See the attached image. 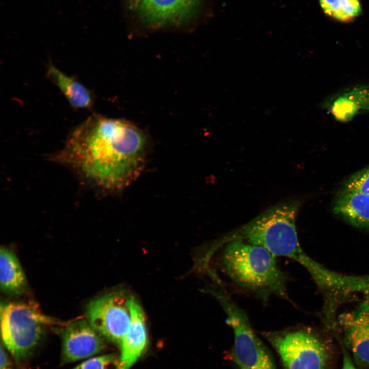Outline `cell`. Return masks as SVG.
I'll return each instance as SVG.
<instances>
[{
  "instance_id": "obj_2",
  "label": "cell",
  "mask_w": 369,
  "mask_h": 369,
  "mask_svg": "<svg viewBox=\"0 0 369 369\" xmlns=\"http://www.w3.org/2000/svg\"><path fill=\"white\" fill-rule=\"evenodd\" d=\"M298 202L287 201L265 210L249 222L227 234L213 249L240 240L264 248L276 257L282 256L298 262L310 273L319 286L325 285L331 271L310 257L301 248L295 220Z\"/></svg>"
},
{
  "instance_id": "obj_3",
  "label": "cell",
  "mask_w": 369,
  "mask_h": 369,
  "mask_svg": "<svg viewBox=\"0 0 369 369\" xmlns=\"http://www.w3.org/2000/svg\"><path fill=\"white\" fill-rule=\"evenodd\" d=\"M221 266L238 286L263 300L276 295L290 301L287 276L277 265L276 256L259 245L236 240L223 246Z\"/></svg>"
},
{
  "instance_id": "obj_10",
  "label": "cell",
  "mask_w": 369,
  "mask_h": 369,
  "mask_svg": "<svg viewBox=\"0 0 369 369\" xmlns=\"http://www.w3.org/2000/svg\"><path fill=\"white\" fill-rule=\"evenodd\" d=\"M339 321L354 358L369 367V302H363L355 310L342 314Z\"/></svg>"
},
{
  "instance_id": "obj_11",
  "label": "cell",
  "mask_w": 369,
  "mask_h": 369,
  "mask_svg": "<svg viewBox=\"0 0 369 369\" xmlns=\"http://www.w3.org/2000/svg\"><path fill=\"white\" fill-rule=\"evenodd\" d=\"M128 304L131 320L121 343V369H129L138 359L147 345L148 336L145 316L138 302L130 297Z\"/></svg>"
},
{
  "instance_id": "obj_14",
  "label": "cell",
  "mask_w": 369,
  "mask_h": 369,
  "mask_svg": "<svg viewBox=\"0 0 369 369\" xmlns=\"http://www.w3.org/2000/svg\"><path fill=\"white\" fill-rule=\"evenodd\" d=\"M0 285L1 290L9 295H19L27 288L24 271L15 254L2 247L0 250Z\"/></svg>"
},
{
  "instance_id": "obj_16",
  "label": "cell",
  "mask_w": 369,
  "mask_h": 369,
  "mask_svg": "<svg viewBox=\"0 0 369 369\" xmlns=\"http://www.w3.org/2000/svg\"><path fill=\"white\" fill-rule=\"evenodd\" d=\"M365 110L363 100L356 90L338 98L332 106V113L337 119H351L359 110Z\"/></svg>"
},
{
  "instance_id": "obj_9",
  "label": "cell",
  "mask_w": 369,
  "mask_h": 369,
  "mask_svg": "<svg viewBox=\"0 0 369 369\" xmlns=\"http://www.w3.org/2000/svg\"><path fill=\"white\" fill-rule=\"evenodd\" d=\"M58 332L61 339L62 364L96 355L105 348L104 338L88 320L73 321Z\"/></svg>"
},
{
  "instance_id": "obj_21",
  "label": "cell",
  "mask_w": 369,
  "mask_h": 369,
  "mask_svg": "<svg viewBox=\"0 0 369 369\" xmlns=\"http://www.w3.org/2000/svg\"><path fill=\"white\" fill-rule=\"evenodd\" d=\"M341 369H357L353 364L350 357L346 354L344 356L343 365Z\"/></svg>"
},
{
  "instance_id": "obj_19",
  "label": "cell",
  "mask_w": 369,
  "mask_h": 369,
  "mask_svg": "<svg viewBox=\"0 0 369 369\" xmlns=\"http://www.w3.org/2000/svg\"><path fill=\"white\" fill-rule=\"evenodd\" d=\"M343 190L369 194V167L351 176L345 182Z\"/></svg>"
},
{
  "instance_id": "obj_13",
  "label": "cell",
  "mask_w": 369,
  "mask_h": 369,
  "mask_svg": "<svg viewBox=\"0 0 369 369\" xmlns=\"http://www.w3.org/2000/svg\"><path fill=\"white\" fill-rule=\"evenodd\" d=\"M47 75L74 109H87L92 107L94 103L92 94L76 79L65 74L52 64L48 67Z\"/></svg>"
},
{
  "instance_id": "obj_6",
  "label": "cell",
  "mask_w": 369,
  "mask_h": 369,
  "mask_svg": "<svg viewBox=\"0 0 369 369\" xmlns=\"http://www.w3.org/2000/svg\"><path fill=\"white\" fill-rule=\"evenodd\" d=\"M263 335L279 356L284 369H326L327 350L313 333L290 329Z\"/></svg>"
},
{
  "instance_id": "obj_1",
  "label": "cell",
  "mask_w": 369,
  "mask_h": 369,
  "mask_svg": "<svg viewBox=\"0 0 369 369\" xmlns=\"http://www.w3.org/2000/svg\"><path fill=\"white\" fill-rule=\"evenodd\" d=\"M146 146L145 135L134 125L94 114L73 130L54 159L91 185L115 191L139 176Z\"/></svg>"
},
{
  "instance_id": "obj_18",
  "label": "cell",
  "mask_w": 369,
  "mask_h": 369,
  "mask_svg": "<svg viewBox=\"0 0 369 369\" xmlns=\"http://www.w3.org/2000/svg\"><path fill=\"white\" fill-rule=\"evenodd\" d=\"M73 369H121L120 357L115 354L92 357Z\"/></svg>"
},
{
  "instance_id": "obj_17",
  "label": "cell",
  "mask_w": 369,
  "mask_h": 369,
  "mask_svg": "<svg viewBox=\"0 0 369 369\" xmlns=\"http://www.w3.org/2000/svg\"><path fill=\"white\" fill-rule=\"evenodd\" d=\"M336 291L369 294V275H347L339 274Z\"/></svg>"
},
{
  "instance_id": "obj_8",
  "label": "cell",
  "mask_w": 369,
  "mask_h": 369,
  "mask_svg": "<svg viewBox=\"0 0 369 369\" xmlns=\"http://www.w3.org/2000/svg\"><path fill=\"white\" fill-rule=\"evenodd\" d=\"M201 0H128L131 9L152 27L185 23L196 14Z\"/></svg>"
},
{
  "instance_id": "obj_4",
  "label": "cell",
  "mask_w": 369,
  "mask_h": 369,
  "mask_svg": "<svg viewBox=\"0 0 369 369\" xmlns=\"http://www.w3.org/2000/svg\"><path fill=\"white\" fill-rule=\"evenodd\" d=\"M52 320L32 303H1V336L15 362L27 361L40 343Z\"/></svg>"
},
{
  "instance_id": "obj_12",
  "label": "cell",
  "mask_w": 369,
  "mask_h": 369,
  "mask_svg": "<svg viewBox=\"0 0 369 369\" xmlns=\"http://www.w3.org/2000/svg\"><path fill=\"white\" fill-rule=\"evenodd\" d=\"M333 212L354 226L369 229V194L343 190L336 198Z\"/></svg>"
},
{
  "instance_id": "obj_20",
  "label": "cell",
  "mask_w": 369,
  "mask_h": 369,
  "mask_svg": "<svg viewBox=\"0 0 369 369\" xmlns=\"http://www.w3.org/2000/svg\"><path fill=\"white\" fill-rule=\"evenodd\" d=\"M12 365L11 361L2 344L1 346L0 369H12Z\"/></svg>"
},
{
  "instance_id": "obj_5",
  "label": "cell",
  "mask_w": 369,
  "mask_h": 369,
  "mask_svg": "<svg viewBox=\"0 0 369 369\" xmlns=\"http://www.w3.org/2000/svg\"><path fill=\"white\" fill-rule=\"evenodd\" d=\"M233 331L232 357L240 369H276L270 353L253 331L248 317L221 288L212 291Z\"/></svg>"
},
{
  "instance_id": "obj_7",
  "label": "cell",
  "mask_w": 369,
  "mask_h": 369,
  "mask_svg": "<svg viewBox=\"0 0 369 369\" xmlns=\"http://www.w3.org/2000/svg\"><path fill=\"white\" fill-rule=\"evenodd\" d=\"M129 298L122 292L110 293L92 300L87 308L92 326L104 339L119 345L130 323Z\"/></svg>"
},
{
  "instance_id": "obj_15",
  "label": "cell",
  "mask_w": 369,
  "mask_h": 369,
  "mask_svg": "<svg viewBox=\"0 0 369 369\" xmlns=\"http://www.w3.org/2000/svg\"><path fill=\"white\" fill-rule=\"evenodd\" d=\"M319 2L325 13L344 22L352 20L361 12L359 0H319Z\"/></svg>"
}]
</instances>
